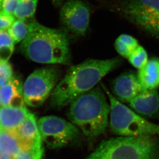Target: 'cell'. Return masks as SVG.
Instances as JSON below:
<instances>
[{
  "label": "cell",
  "mask_w": 159,
  "mask_h": 159,
  "mask_svg": "<svg viewBox=\"0 0 159 159\" xmlns=\"http://www.w3.org/2000/svg\"><path fill=\"white\" fill-rule=\"evenodd\" d=\"M118 57L90 59L71 67L58 82L50 96V104L60 109L69 105L78 97L96 87L107 74L120 64Z\"/></svg>",
  "instance_id": "cell-1"
},
{
  "label": "cell",
  "mask_w": 159,
  "mask_h": 159,
  "mask_svg": "<svg viewBox=\"0 0 159 159\" xmlns=\"http://www.w3.org/2000/svg\"><path fill=\"white\" fill-rule=\"evenodd\" d=\"M29 32L20 46L28 59L45 64H69L70 51L67 33L48 28L34 21L29 23Z\"/></svg>",
  "instance_id": "cell-2"
},
{
  "label": "cell",
  "mask_w": 159,
  "mask_h": 159,
  "mask_svg": "<svg viewBox=\"0 0 159 159\" xmlns=\"http://www.w3.org/2000/svg\"><path fill=\"white\" fill-rule=\"evenodd\" d=\"M67 117L89 138L104 133L109 125L110 102L99 87L83 93L69 104Z\"/></svg>",
  "instance_id": "cell-3"
},
{
  "label": "cell",
  "mask_w": 159,
  "mask_h": 159,
  "mask_svg": "<svg viewBox=\"0 0 159 159\" xmlns=\"http://www.w3.org/2000/svg\"><path fill=\"white\" fill-rule=\"evenodd\" d=\"M154 136H119L102 141L86 159H157Z\"/></svg>",
  "instance_id": "cell-4"
},
{
  "label": "cell",
  "mask_w": 159,
  "mask_h": 159,
  "mask_svg": "<svg viewBox=\"0 0 159 159\" xmlns=\"http://www.w3.org/2000/svg\"><path fill=\"white\" fill-rule=\"evenodd\" d=\"M103 87L109 99L111 131L120 136L159 135V125L153 124L122 104Z\"/></svg>",
  "instance_id": "cell-5"
},
{
  "label": "cell",
  "mask_w": 159,
  "mask_h": 159,
  "mask_svg": "<svg viewBox=\"0 0 159 159\" xmlns=\"http://www.w3.org/2000/svg\"><path fill=\"white\" fill-rule=\"evenodd\" d=\"M60 77L59 69L55 66H48L34 71L23 84L25 102L31 107L42 106L50 96Z\"/></svg>",
  "instance_id": "cell-6"
},
{
  "label": "cell",
  "mask_w": 159,
  "mask_h": 159,
  "mask_svg": "<svg viewBox=\"0 0 159 159\" xmlns=\"http://www.w3.org/2000/svg\"><path fill=\"white\" fill-rule=\"evenodd\" d=\"M37 125L42 141L50 148H63L79 134L78 128L72 122L53 115L42 117Z\"/></svg>",
  "instance_id": "cell-7"
},
{
  "label": "cell",
  "mask_w": 159,
  "mask_h": 159,
  "mask_svg": "<svg viewBox=\"0 0 159 159\" xmlns=\"http://www.w3.org/2000/svg\"><path fill=\"white\" fill-rule=\"evenodd\" d=\"M123 11L133 23L159 37V0H128Z\"/></svg>",
  "instance_id": "cell-8"
},
{
  "label": "cell",
  "mask_w": 159,
  "mask_h": 159,
  "mask_svg": "<svg viewBox=\"0 0 159 159\" xmlns=\"http://www.w3.org/2000/svg\"><path fill=\"white\" fill-rule=\"evenodd\" d=\"M60 19L69 31L78 35L84 36L89 25L90 11L80 0H68L61 9Z\"/></svg>",
  "instance_id": "cell-9"
},
{
  "label": "cell",
  "mask_w": 159,
  "mask_h": 159,
  "mask_svg": "<svg viewBox=\"0 0 159 159\" xmlns=\"http://www.w3.org/2000/svg\"><path fill=\"white\" fill-rule=\"evenodd\" d=\"M12 132L19 141L21 149L28 150L33 159H41L44 150L37 121L33 114L30 112L23 122Z\"/></svg>",
  "instance_id": "cell-10"
},
{
  "label": "cell",
  "mask_w": 159,
  "mask_h": 159,
  "mask_svg": "<svg viewBox=\"0 0 159 159\" xmlns=\"http://www.w3.org/2000/svg\"><path fill=\"white\" fill-rule=\"evenodd\" d=\"M112 90L117 99L129 103L144 90L138 76L131 72H125L117 77L112 83Z\"/></svg>",
  "instance_id": "cell-11"
},
{
  "label": "cell",
  "mask_w": 159,
  "mask_h": 159,
  "mask_svg": "<svg viewBox=\"0 0 159 159\" xmlns=\"http://www.w3.org/2000/svg\"><path fill=\"white\" fill-rule=\"evenodd\" d=\"M130 107L141 116L152 117L159 113V94L157 89H145L129 102Z\"/></svg>",
  "instance_id": "cell-12"
},
{
  "label": "cell",
  "mask_w": 159,
  "mask_h": 159,
  "mask_svg": "<svg viewBox=\"0 0 159 159\" xmlns=\"http://www.w3.org/2000/svg\"><path fill=\"white\" fill-rule=\"evenodd\" d=\"M30 112L25 106L0 107V127L13 131L26 118Z\"/></svg>",
  "instance_id": "cell-13"
},
{
  "label": "cell",
  "mask_w": 159,
  "mask_h": 159,
  "mask_svg": "<svg viewBox=\"0 0 159 159\" xmlns=\"http://www.w3.org/2000/svg\"><path fill=\"white\" fill-rule=\"evenodd\" d=\"M22 87L18 79L12 77L6 84L0 87V106H25Z\"/></svg>",
  "instance_id": "cell-14"
},
{
  "label": "cell",
  "mask_w": 159,
  "mask_h": 159,
  "mask_svg": "<svg viewBox=\"0 0 159 159\" xmlns=\"http://www.w3.org/2000/svg\"><path fill=\"white\" fill-rule=\"evenodd\" d=\"M138 79L145 89H157L159 87V58L148 60L147 64L139 70Z\"/></svg>",
  "instance_id": "cell-15"
},
{
  "label": "cell",
  "mask_w": 159,
  "mask_h": 159,
  "mask_svg": "<svg viewBox=\"0 0 159 159\" xmlns=\"http://www.w3.org/2000/svg\"><path fill=\"white\" fill-rule=\"evenodd\" d=\"M21 150L20 142L13 132L0 127V154L14 159Z\"/></svg>",
  "instance_id": "cell-16"
},
{
  "label": "cell",
  "mask_w": 159,
  "mask_h": 159,
  "mask_svg": "<svg viewBox=\"0 0 159 159\" xmlns=\"http://www.w3.org/2000/svg\"><path fill=\"white\" fill-rule=\"evenodd\" d=\"M138 41L131 36L122 34L116 39L115 48L117 52L125 58H128L132 52L139 46Z\"/></svg>",
  "instance_id": "cell-17"
},
{
  "label": "cell",
  "mask_w": 159,
  "mask_h": 159,
  "mask_svg": "<svg viewBox=\"0 0 159 159\" xmlns=\"http://www.w3.org/2000/svg\"><path fill=\"white\" fill-rule=\"evenodd\" d=\"M38 0H19L14 16L20 19L26 20L34 16Z\"/></svg>",
  "instance_id": "cell-18"
},
{
  "label": "cell",
  "mask_w": 159,
  "mask_h": 159,
  "mask_svg": "<svg viewBox=\"0 0 159 159\" xmlns=\"http://www.w3.org/2000/svg\"><path fill=\"white\" fill-rule=\"evenodd\" d=\"M25 20L20 19L15 20L7 30L15 43L23 41L28 35L29 27V23H26Z\"/></svg>",
  "instance_id": "cell-19"
},
{
  "label": "cell",
  "mask_w": 159,
  "mask_h": 159,
  "mask_svg": "<svg viewBox=\"0 0 159 159\" xmlns=\"http://www.w3.org/2000/svg\"><path fill=\"white\" fill-rule=\"evenodd\" d=\"M13 40L6 30H0V61H8L14 49Z\"/></svg>",
  "instance_id": "cell-20"
},
{
  "label": "cell",
  "mask_w": 159,
  "mask_h": 159,
  "mask_svg": "<svg viewBox=\"0 0 159 159\" xmlns=\"http://www.w3.org/2000/svg\"><path fill=\"white\" fill-rule=\"evenodd\" d=\"M130 64L137 69H141L148 61L147 51L142 46L136 48L128 58Z\"/></svg>",
  "instance_id": "cell-21"
},
{
  "label": "cell",
  "mask_w": 159,
  "mask_h": 159,
  "mask_svg": "<svg viewBox=\"0 0 159 159\" xmlns=\"http://www.w3.org/2000/svg\"><path fill=\"white\" fill-rule=\"evenodd\" d=\"M12 78V68L8 61H0V87Z\"/></svg>",
  "instance_id": "cell-22"
},
{
  "label": "cell",
  "mask_w": 159,
  "mask_h": 159,
  "mask_svg": "<svg viewBox=\"0 0 159 159\" xmlns=\"http://www.w3.org/2000/svg\"><path fill=\"white\" fill-rule=\"evenodd\" d=\"M15 21V16L0 11V30H6L10 28Z\"/></svg>",
  "instance_id": "cell-23"
},
{
  "label": "cell",
  "mask_w": 159,
  "mask_h": 159,
  "mask_svg": "<svg viewBox=\"0 0 159 159\" xmlns=\"http://www.w3.org/2000/svg\"><path fill=\"white\" fill-rule=\"evenodd\" d=\"M19 0H3L2 10L7 14L14 15Z\"/></svg>",
  "instance_id": "cell-24"
},
{
  "label": "cell",
  "mask_w": 159,
  "mask_h": 159,
  "mask_svg": "<svg viewBox=\"0 0 159 159\" xmlns=\"http://www.w3.org/2000/svg\"><path fill=\"white\" fill-rule=\"evenodd\" d=\"M14 159H33L28 150L21 149Z\"/></svg>",
  "instance_id": "cell-25"
},
{
  "label": "cell",
  "mask_w": 159,
  "mask_h": 159,
  "mask_svg": "<svg viewBox=\"0 0 159 159\" xmlns=\"http://www.w3.org/2000/svg\"><path fill=\"white\" fill-rule=\"evenodd\" d=\"M0 159H11V158L8 155L0 154Z\"/></svg>",
  "instance_id": "cell-26"
},
{
  "label": "cell",
  "mask_w": 159,
  "mask_h": 159,
  "mask_svg": "<svg viewBox=\"0 0 159 159\" xmlns=\"http://www.w3.org/2000/svg\"><path fill=\"white\" fill-rule=\"evenodd\" d=\"M64 0H52V1L53 2L54 4L56 5H60L61 4Z\"/></svg>",
  "instance_id": "cell-27"
},
{
  "label": "cell",
  "mask_w": 159,
  "mask_h": 159,
  "mask_svg": "<svg viewBox=\"0 0 159 159\" xmlns=\"http://www.w3.org/2000/svg\"><path fill=\"white\" fill-rule=\"evenodd\" d=\"M2 2L3 0H0V11L2 9Z\"/></svg>",
  "instance_id": "cell-28"
},
{
  "label": "cell",
  "mask_w": 159,
  "mask_h": 159,
  "mask_svg": "<svg viewBox=\"0 0 159 159\" xmlns=\"http://www.w3.org/2000/svg\"></svg>",
  "instance_id": "cell-29"
}]
</instances>
